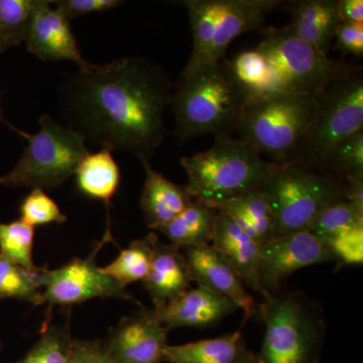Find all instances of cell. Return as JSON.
<instances>
[{
    "mask_svg": "<svg viewBox=\"0 0 363 363\" xmlns=\"http://www.w3.org/2000/svg\"><path fill=\"white\" fill-rule=\"evenodd\" d=\"M171 88L161 67L138 57L79 70L62 93L68 126L102 149L150 162L168 133Z\"/></svg>",
    "mask_w": 363,
    "mask_h": 363,
    "instance_id": "6da1fadb",
    "label": "cell"
},
{
    "mask_svg": "<svg viewBox=\"0 0 363 363\" xmlns=\"http://www.w3.org/2000/svg\"><path fill=\"white\" fill-rule=\"evenodd\" d=\"M252 94L236 78L227 59L179 78L171 106L181 140L231 136Z\"/></svg>",
    "mask_w": 363,
    "mask_h": 363,
    "instance_id": "7a4b0ae2",
    "label": "cell"
},
{
    "mask_svg": "<svg viewBox=\"0 0 363 363\" xmlns=\"http://www.w3.org/2000/svg\"><path fill=\"white\" fill-rule=\"evenodd\" d=\"M181 164L187 174L188 192L195 200L213 208L262 190L277 166L233 136L215 138L209 149L184 157Z\"/></svg>",
    "mask_w": 363,
    "mask_h": 363,
    "instance_id": "3957f363",
    "label": "cell"
},
{
    "mask_svg": "<svg viewBox=\"0 0 363 363\" xmlns=\"http://www.w3.org/2000/svg\"><path fill=\"white\" fill-rule=\"evenodd\" d=\"M264 323L257 363H318L326 322L315 301L302 293L267 294L257 305Z\"/></svg>",
    "mask_w": 363,
    "mask_h": 363,
    "instance_id": "277c9868",
    "label": "cell"
},
{
    "mask_svg": "<svg viewBox=\"0 0 363 363\" xmlns=\"http://www.w3.org/2000/svg\"><path fill=\"white\" fill-rule=\"evenodd\" d=\"M315 95L269 92L255 95L241 116L240 140L271 162L285 164L316 116Z\"/></svg>",
    "mask_w": 363,
    "mask_h": 363,
    "instance_id": "5b68a950",
    "label": "cell"
},
{
    "mask_svg": "<svg viewBox=\"0 0 363 363\" xmlns=\"http://www.w3.org/2000/svg\"><path fill=\"white\" fill-rule=\"evenodd\" d=\"M277 225V238L309 230L318 215L346 200L345 183L301 164H277L262 188Z\"/></svg>",
    "mask_w": 363,
    "mask_h": 363,
    "instance_id": "8992f818",
    "label": "cell"
},
{
    "mask_svg": "<svg viewBox=\"0 0 363 363\" xmlns=\"http://www.w3.org/2000/svg\"><path fill=\"white\" fill-rule=\"evenodd\" d=\"M11 128L25 138L26 145L18 164L0 177V186L43 190L59 187L75 175L89 152L83 136L47 114L40 116V130L35 135Z\"/></svg>",
    "mask_w": 363,
    "mask_h": 363,
    "instance_id": "52a82bcc",
    "label": "cell"
},
{
    "mask_svg": "<svg viewBox=\"0 0 363 363\" xmlns=\"http://www.w3.org/2000/svg\"><path fill=\"white\" fill-rule=\"evenodd\" d=\"M316 116L285 164L318 169L339 143L363 130V78L355 69L318 95Z\"/></svg>",
    "mask_w": 363,
    "mask_h": 363,
    "instance_id": "ba28073f",
    "label": "cell"
},
{
    "mask_svg": "<svg viewBox=\"0 0 363 363\" xmlns=\"http://www.w3.org/2000/svg\"><path fill=\"white\" fill-rule=\"evenodd\" d=\"M257 50L272 73L271 92L318 95L355 70L298 38L289 26L267 28Z\"/></svg>",
    "mask_w": 363,
    "mask_h": 363,
    "instance_id": "9c48e42d",
    "label": "cell"
},
{
    "mask_svg": "<svg viewBox=\"0 0 363 363\" xmlns=\"http://www.w3.org/2000/svg\"><path fill=\"white\" fill-rule=\"evenodd\" d=\"M113 242L111 228L85 259H74L59 269H42L40 284L44 304L50 307L80 304L94 298H117L133 301L135 298L107 276L96 264L98 252L106 243Z\"/></svg>",
    "mask_w": 363,
    "mask_h": 363,
    "instance_id": "30bf717a",
    "label": "cell"
},
{
    "mask_svg": "<svg viewBox=\"0 0 363 363\" xmlns=\"http://www.w3.org/2000/svg\"><path fill=\"white\" fill-rule=\"evenodd\" d=\"M334 262L329 247L311 231L274 238L262 245L259 269L262 295L281 291L286 279L298 269Z\"/></svg>",
    "mask_w": 363,
    "mask_h": 363,
    "instance_id": "8fae6325",
    "label": "cell"
},
{
    "mask_svg": "<svg viewBox=\"0 0 363 363\" xmlns=\"http://www.w3.org/2000/svg\"><path fill=\"white\" fill-rule=\"evenodd\" d=\"M169 330L154 309L123 318L109 334L104 350L112 363H160Z\"/></svg>",
    "mask_w": 363,
    "mask_h": 363,
    "instance_id": "7c38bea8",
    "label": "cell"
},
{
    "mask_svg": "<svg viewBox=\"0 0 363 363\" xmlns=\"http://www.w3.org/2000/svg\"><path fill=\"white\" fill-rule=\"evenodd\" d=\"M192 274L193 281L225 296L242 310L245 321L257 312V304L228 260L211 245L182 248Z\"/></svg>",
    "mask_w": 363,
    "mask_h": 363,
    "instance_id": "4fadbf2b",
    "label": "cell"
},
{
    "mask_svg": "<svg viewBox=\"0 0 363 363\" xmlns=\"http://www.w3.org/2000/svg\"><path fill=\"white\" fill-rule=\"evenodd\" d=\"M50 0H43L33 16L26 44L28 52L43 61H71L79 70H86L93 64L82 56L70 20L56 9Z\"/></svg>",
    "mask_w": 363,
    "mask_h": 363,
    "instance_id": "5bb4252c",
    "label": "cell"
},
{
    "mask_svg": "<svg viewBox=\"0 0 363 363\" xmlns=\"http://www.w3.org/2000/svg\"><path fill=\"white\" fill-rule=\"evenodd\" d=\"M180 250L171 243L164 245L159 238L155 242L152 264L143 284L160 316L194 281L187 259Z\"/></svg>",
    "mask_w": 363,
    "mask_h": 363,
    "instance_id": "9a60e30c",
    "label": "cell"
},
{
    "mask_svg": "<svg viewBox=\"0 0 363 363\" xmlns=\"http://www.w3.org/2000/svg\"><path fill=\"white\" fill-rule=\"evenodd\" d=\"M238 309L230 298L204 286L189 289L167 308L161 318L168 330L183 327L208 328Z\"/></svg>",
    "mask_w": 363,
    "mask_h": 363,
    "instance_id": "2e32d148",
    "label": "cell"
},
{
    "mask_svg": "<svg viewBox=\"0 0 363 363\" xmlns=\"http://www.w3.org/2000/svg\"><path fill=\"white\" fill-rule=\"evenodd\" d=\"M281 4L279 0H229L201 68L226 59L229 45L243 33L262 28L267 14Z\"/></svg>",
    "mask_w": 363,
    "mask_h": 363,
    "instance_id": "e0dca14e",
    "label": "cell"
},
{
    "mask_svg": "<svg viewBox=\"0 0 363 363\" xmlns=\"http://www.w3.org/2000/svg\"><path fill=\"white\" fill-rule=\"evenodd\" d=\"M211 245L228 260L247 288L262 294L259 269L262 245L259 241L242 230L233 219L218 212Z\"/></svg>",
    "mask_w": 363,
    "mask_h": 363,
    "instance_id": "ac0fdd59",
    "label": "cell"
},
{
    "mask_svg": "<svg viewBox=\"0 0 363 363\" xmlns=\"http://www.w3.org/2000/svg\"><path fill=\"white\" fill-rule=\"evenodd\" d=\"M292 32L312 45L318 52L328 56L336 28L340 23L338 0H300L288 2Z\"/></svg>",
    "mask_w": 363,
    "mask_h": 363,
    "instance_id": "d6986e66",
    "label": "cell"
},
{
    "mask_svg": "<svg viewBox=\"0 0 363 363\" xmlns=\"http://www.w3.org/2000/svg\"><path fill=\"white\" fill-rule=\"evenodd\" d=\"M145 171V186L140 207L147 226L157 231L176 218L192 203L194 198L186 186L177 185L162 174L155 171L149 161H142Z\"/></svg>",
    "mask_w": 363,
    "mask_h": 363,
    "instance_id": "ffe728a7",
    "label": "cell"
},
{
    "mask_svg": "<svg viewBox=\"0 0 363 363\" xmlns=\"http://www.w3.org/2000/svg\"><path fill=\"white\" fill-rule=\"evenodd\" d=\"M164 362L169 363H257L240 331L181 345H168Z\"/></svg>",
    "mask_w": 363,
    "mask_h": 363,
    "instance_id": "44dd1931",
    "label": "cell"
},
{
    "mask_svg": "<svg viewBox=\"0 0 363 363\" xmlns=\"http://www.w3.org/2000/svg\"><path fill=\"white\" fill-rule=\"evenodd\" d=\"M215 209L233 219L260 245H264L277 238L276 220L262 190L234 198Z\"/></svg>",
    "mask_w": 363,
    "mask_h": 363,
    "instance_id": "7402d4cb",
    "label": "cell"
},
{
    "mask_svg": "<svg viewBox=\"0 0 363 363\" xmlns=\"http://www.w3.org/2000/svg\"><path fill=\"white\" fill-rule=\"evenodd\" d=\"M181 4L187 9L193 37L192 52L180 76L186 77L201 68L229 0H186Z\"/></svg>",
    "mask_w": 363,
    "mask_h": 363,
    "instance_id": "603a6c76",
    "label": "cell"
},
{
    "mask_svg": "<svg viewBox=\"0 0 363 363\" xmlns=\"http://www.w3.org/2000/svg\"><path fill=\"white\" fill-rule=\"evenodd\" d=\"M76 185L82 194L109 207L121 183V171L111 150L88 152L76 169Z\"/></svg>",
    "mask_w": 363,
    "mask_h": 363,
    "instance_id": "cb8c5ba5",
    "label": "cell"
},
{
    "mask_svg": "<svg viewBox=\"0 0 363 363\" xmlns=\"http://www.w3.org/2000/svg\"><path fill=\"white\" fill-rule=\"evenodd\" d=\"M217 216L215 208L194 199L176 218L157 231L179 248L211 245Z\"/></svg>",
    "mask_w": 363,
    "mask_h": 363,
    "instance_id": "d4e9b609",
    "label": "cell"
},
{
    "mask_svg": "<svg viewBox=\"0 0 363 363\" xmlns=\"http://www.w3.org/2000/svg\"><path fill=\"white\" fill-rule=\"evenodd\" d=\"M157 240L156 233H150L142 240L133 241L111 264L102 267V271L124 289L130 284L145 281L149 274Z\"/></svg>",
    "mask_w": 363,
    "mask_h": 363,
    "instance_id": "484cf974",
    "label": "cell"
},
{
    "mask_svg": "<svg viewBox=\"0 0 363 363\" xmlns=\"http://www.w3.org/2000/svg\"><path fill=\"white\" fill-rule=\"evenodd\" d=\"M30 272L0 255V298L44 304L40 272Z\"/></svg>",
    "mask_w": 363,
    "mask_h": 363,
    "instance_id": "4316f807",
    "label": "cell"
},
{
    "mask_svg": "<svg viewBox=\"0 0 363 363\" xmlns=\"http://www.w3.org/2000/svg\"><path fill=\"white\" fill-rule=\"evenodd\" d=\"M43 0H0V40L11 48L26 42Z\"/></svg>",
    "mask_w": 363,
    "mask_h": 363,
    "instance_id": "83f0119b",
    "label": "cell"
},
{
    "mask_svg": "<svg viewBox=\"0 0 363 363\" xmlns=\"http://www.w3.org/2000/svg\"><path fill=\"white\" fill-rule=\"evenodd\" d=\"M35 228L21 220L0 222V255L30 272L40 271L33 260Z\"/></svg>",
    "mask_w": 363,
    "mask_h": 363,
    "instance_id": "f1b7e54d",
    "label": "cell"
},
{
    "mask_svg": "<svg viewBox=\"0 0 363 363\" xmlns=\"http://www.w3.org/2000/svg\"><path fill=\"white\" fill-rule=\"evenodd\" d=\"M74 341L68 326L49 327L32 350L16 363H71Z\"/></svg>",
    "mask_w": 363,
    "mask_h": 363,
    "instance_id": "f546056e",
    "label": "cell"
},
{
    "mask_svg": "<svg viewBox=\"0 0 363 363\" xmlns=\"http://www.w3.org/2000/svg\"><path fill=\"white\" fill-rule=\"evenodd\" d=\"M355 227H363V212L344 200L330 205L318 215L309 231L326 243L334 236Z\"/></svg>",
    "mask_w": 363,
    "mask_h": 363,
    "instance_id": "4dcf8cb0",
    "label": "cell"
},
{
    "mask_svg": "<svg viewBox=\"0 0 363 363\" xmlns=\"http://www.w3.org/2000/svg\"><path fill=\"white\" fill-rule=\"evenodd\" d=\"M231 66L238 80L252 96L271 92V69L259 50L241 52L231 62Z\"/></svg>",
    "mask_w": 363,
    "mask_h": 363,
    "instance_id": "1f68e13d",
    "label": "cell"
},
{
    "mask_svg": "<svg viewBox=\"0 0 363 363\" xmlns=\"http://www.w3.org/2000/svg\"><path fill=\"white\" fill-rule=\"evenodd\" d=\"M319 169L335 172L345 178L352 174L363 173V130L336 145Z\"/></svg>",
    "mask_w": 363,
    "mask_h": 363,
    "instance_id": "d6a6232c",
    "label": "cell"
},
{
    "mask_svg": "<svg viewBox=\"0 0 363 363\" xmlns=\"http://www.w3.org/2000/svg\"><path fill=\"white\" fill-rule=\"evenodd\" d=\"M20 212L21 220L33 228L47 224H63L67 221V216L59 205L43 189H33L21 202Z\"/></svg>",
    "mask_w": 363,
    "mask_h": 363,
    "instance_id": "836d02e7",
    "label": "cell"
},
{
    "mask_svg": "<svg viewBox=\"0 0 363 363\" xmlns=\"http://www.w3.org/2000/svg\"><path fill=\"white\" fill-rule=\"evenodd\" d=\"M325 245L335 262L343 266H358L363 262V227H355L334 236Z\"/></svg>",
    "mask_w": 363,
    "mask_h": 363,
    "instance_id": "e575fe53",
    "label": "cell"
},
{
    "mask_svg": "<svg viewBox=\"0 0 363 363\" xmlns=\"http://www.w3.org/2000/svg\"><path fill=\"white\" fill-rule=\"evenodd\" d=\"M55 9L69 20L95 13H104L123 4L119 0H60L52 1Z\"/></svg>",
    "mask_w": 363,
    "mask_h": 363,
    "instance_id": "d590c367",
    "label": "cell"
},
{
    "mask_svg": "<svg viewBox=\"0 0 363 363\" xmlns=\"http://www.w3.org/2000/svg\"><path fill=\"white\" fill-rule=\"evenodd\" d=\"M336 48L343 54L363 55V23L340 21L335 33Z\"/></svg>",
    "mask_w": 363,
    "mask_h": 363,
    "instance_id": "8d00e7d4",
    "label": "cell"
},
{
    "mask_svg": "<svg viewBox=\"0 0 363 363\" xmlns=\"http://www.w3.org/2000/svg\"><path fill=\"white\" fill-rule=\"evenodd\" d=\"M71 363H112L104 346L97 341H74Z\"/></svg>",
    "mask_w": 363,
    "mask_h": 363,
    "instance_id": "74e56055",
    "label": "cell"
},
{
    "mask_svg": "<svg viewBox=\"0 0 363 363\" xmlns=\"http://www.w3.org/2000/svg\"><path fill=\"white\" fill-rule=\"evenodd\" d=\"M346 200L363 212V173L346 177Z\"/></svg>",
    "mask_w": 363,
    "mask_h": 363,
    "instance_id": "f35d334b",
    "label": "cell"
},
{
    "mask_svg": "<svg viewBox=\"0 0 363 363\" xmlns=\"http://www.w3.org/2000/svg\"><path fill=\"white\" fill-rule=\"evenodd\" d=\"M338 14L341 21L362 23V0H338Z\"/></svg>",
    "mask_w": 363,
    "mask_h": 363,
    "instance_id": "ab89813d",
    "label": "cell"
},
{
    "mask_svg": "<svg viewBox=\"0 0 363 363\" xmlns=\"http://www.w3.org/2000/svg\"><path fill=\"white\" fill-rule=\"evenodd\" d=\"M7 49H9V48L6 47V45L0 40V52L6 51Z\"/></svg>",
    "mask_w": 363,
    "mask_h": 363,
    "instance_id": "60d3db41",
    "label": "cell"
},
{
    "mask_svg": "<svg viewBox=\"0 0 363 363\" xmlns=\"http://www.w3.org/2000/svg\"><path fill=\"white\" fill-rule=\"evenodd\" d=\"M0 119H2L1 113H0Z\"/></svg>",
    "mask_w": 363,
    "mask_h": 363,
    "instance_id": "b9f144b4",
    "label": "cell"
},
{
    "mask_svg": "<svg viewBox=\"0 0 363 363\" xmlns=\"http://www.w3.org/2000/svg\"><path fill=\"white\" fill-rule=\"evenodd\" d=\"M0 348H1V342H0Z\"/></svg>",
    "mask_w": 363,
    "mask_h": 363,
    "instance_id": "7bdbcfd3",
    "label": "cell"
}]
</instances>
